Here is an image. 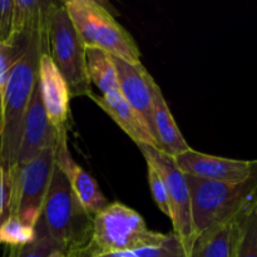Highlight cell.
<instances>
[{
    "label": "cell",
    "instance_id": "16",
    "mask_svg": "<svg viewBox=\"0 0 257 257\" xmlns=\"http://www.w3.org/2000/svg\"><path fill=\"white\" fill-rule=\"evenodd\" d=\"M240 216L213 226L198 235L191 247L188 257H231L233 232Z\"/></svg>",
    "mask_w": 257,
    "mask_h": 257
},
{
    "label": "cell",
    "instance_id": "26",
    "mask_svg": "<svg viewBox=\"0 0 257 257\" xmlns=\"http://www.w3.org/2000/svg\"><path fill=\"white\" fill-rule=\"evenodd\" d=\"M17 57V48L15 44H2L0 43V100L5 92L8 78H9L10 70Z\"/></svg>",
    "mask_w": 257,
    "mask_h": 257
},
{
    "label": "cell",
    "instance_id": "14",
    "mask_svg": "<svg viewBox=\"0 0 257 257\" xmlns=\"http://www.w3.org/2000/svg\"><path fill=\"white\" fill-rule=\"evenodd\" d=\"M88 97L102 108L137 146L148 145L157 147L155 137L147 123L133 109L130 103L123 98L119 90L107 94L97 95L90 93Z\"/></svg>",
    "mask_w": 257,
    "mask_h": 257
},
{
    "label": "cell",
    "instance_id": "30",
    "mask_svg": "<svg viewBox=\"0 0 257 257\" xmlns=\"http://www.w3.org/2000/svg\"><path fill=\"white\" fill-rule=\"evenodd\" d=\"M92 257H105V256H103V255H92Z\"/></svg>",
    "mask_w": 257,
    "mask_h": 257
},
{
    "label": "cell",
    "instance_id": "7",
    "mask_svg": "<svg viewBox=\"0 0 257 257\" xmlns=\"http://www.w3.org/2000/svg\"><path fill=\"white\" fill-rule=\"evenodd\" d=\"M54 165V147H48L29 162L17 165L10 171V216L28 226H37L42 217Z\"/></svg>",
    "mask_w": 257,
    "mask_h": 257
},
{
    "label": "cell",
    "instance_id": "20",
    "mask_svg": "<svg viewBox=\"0 0 257 257\" xmlns=\"http://www.w3.org/2000/svg\"><path fill=\"white\" fill-rule=\"evenodd\" d=\"M35 232L37 235H35L34 241L24 246L9 247L5 257H48L53 251L60 248L53 242V240L48 235L42 217L35 226Z\"/></svg>",
    "mask_w": 257,
    "mask_h": 257
},
{
    "label": "cell",
    "instance_id": "22",
    "mask_svg": "<svg viewBox=\"0 0 257 257\" xmlns=\"http://www.w3.org/2000/svg\"><path fill=\"white\" fill-rule=\"evenodd\" d=\"M35 235V227L25 225L19 218L9 216L0 226V245H7L8 247L24 246L34 241Z\"/></svg>",
    "mask_w": 257,
    "mask_h": 257
},
{
    "label": "cell",
    "instance_id": "8",
    "mask_svg": "<svg viewBox=\"0 0 257 257\" xmlns=\"http://www.w3.org/2000/svg\"><path fill=\"white\" fill-rule=\"evenodd\" d=\"M138 148L145 156L147 165L153 166L162 177L167 188L171 206V221L175 235L180 238L183 247L190 253L196 240L191 215V196L186 176L177 167L175 158L161 152L157 147L140 145Z\"/></svg>",
    "mask_w": 257,
    "mask_h": 257
},
{
    "label": "cell",
    "instance_id": "12",
    "mask_svg": "<svg viewBox=\"0 0 257 257\" xmlns=\"http://www.w3.org/2000/svg\"><path fill=\"white\" fill-rule=\"evenodd\" d=\"M118 78L120 94L131 107L143 118L153 135V80L142 63L131 64L119 58L112 57Z\"/></svg>",
    "mask_w": 257,
    "mask_h": 257
},
{
    "label": "cell",
    "instance_id": "24",
    "mask_svg": "<svg viewBox=\"0 0 257 257\" xmlns=\"http://www.w3.org/2000/svg\"><path fill=\"white\" fill-rule=\"evenodd\" d=\"M14 0H0V43H14Z\"/></svg>",
    "mask_w": 257,
    "mask_h": 257
},
{
    "label": "cell",
    "instance_id": "18",
    "mask_svg": "<svg viewBox=\"0 0 257 257\" xmlns=\"http://www.w3.org/2000/svg\"><path fill=\"white\" fill-rule=\"evenodd\" d=\"M231 257H257V201L238 217Z\"/></svg>",
    "mask_w": 257,
    "mask_h": 257
},
{
    "label": "cell",
    "instance_id": "2",
    "mask_svg": "<svg viewBox=\"0 0 257 257\" xmlns=\"http://www.w3.org/2000/svg\"><path fill=\"white\" fill-rule=\"evenodd\" d=\"M185 176L196 237L213 226L233 220L257 201V172L237 185Z\"/></svg>",
    "mask_w": 257,
    "mask_h": 257
},
{
    "label": "cell",
    "instance_id": "17",
    "mask_svg": "<svg viewBox=\"0 0 257 257\" xmlns=\"http://www.w3.org/2000/svg\"><path fill=\"white\" fill-rule=\"evenodd\" d=\"M85 62L89 80L99 88L102 94L119 90L112 55L97 48H85Z\"/></svg>",
    "mask_w": 257,
    "mask_h": 257
},
{
    "label": "cell",
    "instance_id": "19",
    "mask_svg": "<svg viewBox=\"0 0 257 257\" xmlns=\"http://www.w3.org/2000/svg\"><path fill=\"white\" fill-rule=\"evenodd\" d=\"M49 4L44 0H14V38L45 27Z\"/></svg>",
    "mask_w": 257,
    "mask_h": 257
},
{
    "label": "cell",
    "instance_id": "23",
    "mask_svg": "<svg viewBox=\"0 0 257 257\" xmlns=\"http://www.w3.org/2000/svg\"><path fill=\"white\" fill-rule=\"evenodd\" d=\"M148 168V182H150L151 192H152L155 202L157 207L165 213L167 217L171 218V206H170V198H168L167 188H166L165 182H163L162 177L160 173L156 171L153 166L147 165Z\"/></svg>",
    "mask_w": 257,
    "mask_h": 257
},
{
    "label": "cell",
    "instance_id": "5",
    "mask_svg": "<svg viewBox=\"0 0 257 257\" xmlns=\"http://www.w3.org/2000/svg\"><path fill=\"white\" fill-rule=\"evenodd\" d=\"M65 9L85 48H97L131 64L141 63V52L132 35L94 0H67Z\"/></svg>",
    "mask_w": 257,
    "mask_h": 257
},
{
    "label": "cell",
    "instance_id": "11",
    "mask_svg": "<svg viewBox=\"0 0 257 257\" xmlns=\"http://www.w3.org/2000/svg\"><path fill=\"white\" fill-rule=\"evenodd\" d=\"M67 141V131L58 133L54 146L55 166L62 170L80 205L93 217L108 205V201L100 191L97 181L73 160L68 150Z\"/></svg>",
    "mask_w": 257,
    "mask_h": 257
},
{
    "label": "cell",
    "instance_id": "25",
    "mask_svg": "<svg viewBox=\"0 0 257 257\" xmlns=\"http://www.w3.org/2000/svg\"><path fill=\"white\" fill-rule=\"evenodd\" d=\"M10 197H12L10 171L0 156V226L10 216Z\"/></svg>",
    "mask_w": 257,
    "mask_h": 257
},
{
    "label": "cell",
    "instance_id": "21",
    "mask_svg": "<svg viewBox=\"0 0 257 257\" xmlns=\"http://www.w3.org/2000/svg\"><path fill=\"white\" fill-rule=\"evenodd\" d=\"M105 257H188L187 251L183 247L180 238L171 233L167 235L162 243L150 247H143L140 250L130 251V252H117L103 255Z\"/></svg>",
    "mask_w": 257,
    "mask_h": 257
},
{
    "label": "cell",
    "instance_id": "6",
    "mask_svg": "<svg viewBox=\"0 0 257 257\" xmlns=\"http://www.w3.org/2000/svg\"><path fill=\"white\" fill-rule=\"evenodd\" d=\"M49 54L69 88L70 97L92 93L85 62V45L65 9L64 2H50L47 13Z\"/></svg>",
    "mask_w": 257,
    "mask_h": 257
},
{
    "label": "cell",
    "instance_id": "3",
    "mask_svg": "<svg viewBox=\"0 0 257 257\" xmlns=\"http://www.w3.org/2000/svg\"><path fill=\"white\" fill-rule=\"evenodd\" d=\"M42 220L49 237L62 250L68 252L89 246L93 217L83 208L65 175L55 165Z\"/></svg>",
    "mask_w": 257,
    "mask_h": 257
},
{
    "label": "cell",
    "instance_id": "10",
    "mask_svg": "<svg viewBox=\"0 0 257 257\" xmlns=\"http://www.w3.org/2000/svg\"><path fill=\"white\" fill-rule=\"evenodd\" d=\"M63 132V131H62ZM58 131L50 123L43 104L39 83L37 82L23 123L22 140L18 151L17 165L29 162L48 147H54ZM15 165V166H17ZM14 166V167H15Z\"/></svg>",
    "mask_w": 257,
    "mask_h": 257
},
{
    "label": "cell",
    "instance_id": "27",
    "mask_svg": "<svg viewBox=\"0 0 257 257\" xmlns=\"http://www.w3.org/2000/svg\"><path fill=\"white\" fill-rule=\"evenodd\" d=\"M68 255H69V257H92V252L89 251V248L85 247L68 251Z\"/></svg>",
    "mask_w": 257,
    "mask_h": 257
},
{
    "label": "cell",
    "instance_id": "15",
    "mask_svg": "<svg viewBox=\"0 0 257 257\" xmlns=\"http://www.w3.org/2000/svg\"><path fill=\"white\" fill-rule=\"evenodd\" d=\"M153 137L161 152L175 158L190 150L158 84L153 89Z\"/></svg>",
    "mask_w": 257,
    "mask_h": 257
},
{
    "label": "cell",
    "instance_id": "13",
    "mask_svg": "<svg viewBox=\"0 0 257 257\" xmlns=\"http://www.w3.org/2000/svg\"><path fill=\"white\" fill-rule=\"evenodd\" d=\"M38 83L50 123L58 132L67 131V120L69 118V88L53 62L49 52L40 55Z\"/></svg>",
    "mask_w": 257,
    "mask_h": 257
},
{
    "label": "cell",
    "instance_id": "4",
    "mask_svg": "<svg viewBox=\"0 0 257 257\" xmlns=\"http://www.w3.org/2000/svg\"><path fill=\"white\" fill-rule=\"evenodd\" d=\"M166 237L167 235L148 230L137 211L114 202L108 203L93 216L92 238L88 248L92 255L130 252L160 245Z\"/></svg>",
    "mask_w": 257,
    "mask_h": 257
},
{
    "label": "cell",
    "instance_id": "29",
    "mask_svg": "<svg viewBox=\"0 0 257 257\" xmlns=\"http://www.w3.org/2000/svg\"><path fill=\"white\" fill-rule=\"evenodd\" d=\"M0 131H2V100H0Z\"/></svg>",
    "mask_w": 257,
    "mask_h": 257
},
{
    "label": "cell",
    "instance_id": "1",
    "mask_svg": "<svg viewBox=\"0 0 257 257\" xmlns=\"http://www.w3.org/2000/svg\"><path fill=\"white\" fill-rule=\"evenodd\" d=\"M17 57L2 98L0 156L9 171L17 165L23 123L38 82L40 55L49 52L47 25L14 39Z\"/></svg>",
    "mask_w": 257,
    "mask_h": 257
},
{
    "label": "cell",
    "instance_id": "28",
    "mask_svg": "<svg viewBox=\"0 0 257 257\" xmlns=\"http://www.w3.org/2000/svg\"><path fill=\"white\" fill-rule=\"evenodd\" d=\"M48 257H69L68 255L67 251L64 250H60V248H58V250H54L52 253H50Z\"/></svg>",
    "mask_w": 257,
    "mask_h": 257
},
{
    "label": "cell",
    "instance_id": "9",
    "mask_svg": "<svg viewBox=\"0 0 257 257\" xmlns=\"http://www.w3.org/2000/svg\"><path fill=\"white\" fill-rule=\"evenodd\" d=\"M175 162L183 175L235 185L246 182L257 172V160L217 157L197 152L192 148L176 156Z\"/></svg>",
    "mask_w": 257,
    "mask_h": 257
}]
</instances>
